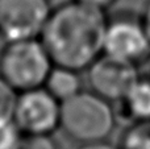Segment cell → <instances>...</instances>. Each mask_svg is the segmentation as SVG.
Returning <instances> with one entry per match:
<instances>
[{
  "instance_id": "1",
  "label": "cell",
  "mask_w": 150,
  "mask_h": 149,
  "mask_svg": "<svg viewBox=\"0 0 150 149\" xmlns=\"http://www.w3.org/2000/svg\"><path fill=\"white\" fill-rule=\"evenodd\" d=\"M105 11L69 0L53 8L40 40L54 66L87 70L104 53Z\"/></svg>"
},
{
  "instance_id": "2",
  "label": "cell",
  "mask_w": 150,
  "mask_h": 149,
  "mask_svg": "<svg viewBox=\"0 0 150 149\" xmlns=\"http://www.w3.org/2000/svg\"><path fill=\"white\" fill-rule=\"evenodd\" d=\"M111 102L93 91H80L61 103L59 128L71 140L82 144L104 141L116 124Z\"/></svg>"
},
{
  "instance_id": "3",
  "label": "cell",
  "mask_w": 150,
  "mask_h": 149,
  "mask_svg": "<svg viewBox=\"0 0 150 149\" xmlns=\"http://www.w3.org/2000/svg\"><path fill=\"white\" fill-rule=\"evenodd\" d=\"M53 66L40 38L8 41L0 52V77L18 94L44 87Z\"/></svg>"
},
{
  "instance_id": "4",
  "label": "cell",
  "mask_w": 150,
  "mask_h": 149,
  "mask_svg": "<svg viewBox=\"0 0 150 149\" xmlns=\"http://www.w3.org/2000/svg\"><path fill=\"white\" fill-rule=\"evenodd\" d=\"M52 11L50 0H0V36L7 42L40 38Z\"/></svg>"
},
{
  "instance_id": "5",
  "label": "cell",
  "mask_w": 150,
  "mask_h": 149,
  "mask_svg": "<svg viewBox=\"0 0 150 149\" xmlns=\"http://www.w3.org/2000/svg\"><path fill=\"white\" fill-rule=\"evenodd\" d=\"M59 120L61 102L45 87L18 94L13 121L23 135H52Z\"/></svg>"
},
{
  "instance_id": "6",
  "label": "cell",
  "mask_w": 150,
  "mask_h": 149,
  "mask_svg": "<svg viewBox=\"0 0 150 149\" xmlns=\"http://www.w3.org/2000/svg\"><path fill=\"white\" fill-rule=\"evenodd\" d=\"M87 71L91 91L115 103L121 102L141 78L137 65L105 53L93 61Z\"/></svg>"
},
{
  "instance_id": "7",
  "label": "cell",
  "mask_w": 150,
  "mask_h": 149,
  "mask_svg": "<svg viewBox=\"0 0 150 149\" xmlns=\"http://www.w3.org/2000/svg\"><path fill=\"white\" fill-rule=\"evenodd\" d=\"M104 53L138 65L150 55V40L140 16L120 13L107 24Z\"/></svg>"
},
{
  "instance_id": "8",
  "label": "cell",
  "mask_w": 150,
  "mask_h": 149,
  "mask_svg": "<svg viewBox=\"0 0 150 149\" xmlns=\"http://www.w3.org/2000/svg\"><path fill=\"white\" fill-rule=\"evenodd\" d=\"M44 87L62 103L82 91V79L79 71L62 66H53Z\"/></svg>"
},
{
  "instance_id": "9",
  "label": "cell",
  "mask_w": 150,
  "mask_h": 149,
  "mask_svg": "<svg viewBox=\"0 0 150 149\" xmlns=\"http://www.w3.org/2000/svg\"><path fill=\"white\" fill-rule=\"evenodd\" d=\"M133 121L150 120V77L140 78L130 92L117 103Z\"/></svg>"
},
{
  "instance_id": "10",
  "label": "cell",
  "mask_w": 150,
  "mask_h": 149,
  "mask_svg": "<svg viewBox=\"0 0 150 149\" xmlns=\"http://www.w3.org/2000/svg\"><path fill=\"white\" fill-rule=\"evenodd\" d=\"M120 149H150V120L133 121L124 131Z\"/></svg>"
},
{
  "instance_id": "11",
  "label": "cell",
  "mask_w": 150,
  "mask_h": 149,
  "mask_svg": "<svg viewBox=\"0 0 150 149\" xmlns=\"http://www.w3.org/2000/svg\"><path fill=\"white\" fill-rule=\"evenodd\" d=\"M18 92L0 77V120H13Z\"/></svg>"
},
{
  "instance_id": "12",
  "label": "cell",
  "mask_w": 150,
  "mask_h": 149,
  "mask_svg": "<svg viewBox=\"0 0 150 149\" xmlns=\"http://www.w3.org/2000/svg\"><path fill=\"white\" fill-rule=\"evenodd\" d=\"M21 136L13 120H0V149H15Z\"/></svg>"
},
{
  "instance_id": "13",
  "label": "cell",
  "mask_w": 150,
  "mask_h": 149,
  "mask_svg": "<svg viewBox=\"0 0 150 149\" xmlns=\"http://www.w3.org/2000/svg\"><path fill=\"white\" fill-rule=\"evenodd\" d=\"M15 149H58L50 135H23Z\"/></svg>"
},
{
  "instance_id": "14",
  "label": "cell",
  "mask_w": 150,
  "mask_h": 149,
  "mask_svg": "<svg viewBox=\"0 0 150 149\" xmlns=\"http://www.w3.org/2000/svg\"><path fill=\"white\" fill-rule=\"evenodd\" d=\"M78 1L83 3V4H87V5H90V7L98 8V9L105 11V9H108V8H111L117 0H78Z\"/></svg>"
},
{
  "instance_id": "15",
  "label": "cell",
  "mask_w": 150,
  "mask_h": 149,
  "mask_svg": "<svg viewBox=\"0 0 150 149\" xmlns=\"http://www.w3.org/2000/svg\"><path fill=\"white\" fill-rule=\"evenodd\" d=\"M78 149H120L119 147L109 144L107 141H95V143H87L82 144Z\"/></svg>"
},
{
  "instance_id": "16",
  "label": "cell",
  "mask_w": 150,
  "mask_h": 149,
  "mask_svg": "<svg viewBox=\"0 0 150 149\" xmlns=\"http://www.w3.org/2000/svg\"><path fill=\"white\" fill-rule=\"evenodd\" d=\"M141 21H142V25L146 31V34H148L149 40H150V0H148L145 4V8L142 11V15L140 16Z\"/></svg>"
},
{
  "instance_id": "17",
  "label": "cell",
  "mask_w": 150,
  "mask_h": 149,
  "mask_svg": "<svg viewBox=\"0 0 150 149\" xmlns=\"http://www.w3.org/2000/svg\"><path fill=\"white\" fill-rule=\"evenodd\" d=\"M149 77H150V75H149Z\"/></svg>"
}]
</instances>
